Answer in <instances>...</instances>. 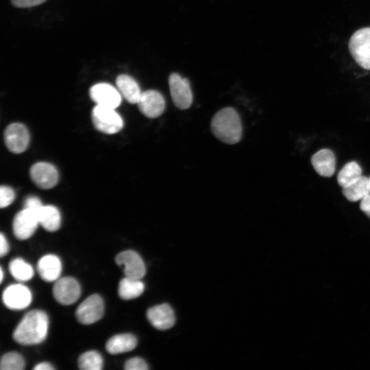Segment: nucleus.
<instances>
[{"mask_svg": "<svg viewBox=\"0 0 370 370\" xmlns=\"http://www.w3.org/2000/svg\"><path fill=\"white\" fill-rule=\"evenodd\" d=\"M49 326L47 314L42 310H33L21 319L13 332L14 341L23 345H36L47 337Z\"/></svg>", "mask_w": 370, "mask_h": 370, "instance_id": "f257e3e1", "label": "nucleus"}, {"mask_svg": "<svg viewBox=\"0 0 370 370\" xmlns=\"http://www.w3.org/2000/svg\"><path fill=\"white\" fill-rule=\"evenodd\" d=\"M211 130L216 138L229 144H236L242 136V124L238 112L227 107L217 112L211 121Z\"/></svg>", "mask_w": 370, "mask_h": 370, "instance_id": "f03ea898", "label": "nucleus"}, {"mask_svg": "<svg viewBox=\"0 0 370 370\" xmlns=\"http://www.w3.org/2000/svg\"><path fill=\"white\" fill-rule=\"evenodd\" d=\"M91 116L93 125L102 133L116 134L123 127V119L115 108L97 105L92 109Z\"/></svg>", "mask_w": 370, "mask_h": 370, "instance_id": "7ed1b4c3", "label": "nucleus"}, {"mask_svg": "<svg viewBox=\"0 0 370 370\" xmlns=\"http://www.w3.org/2000/svg\"><path fill=\"white\" fill-rule=\"evenodd\" d=\"M349 49L360 66L370 70V27L361 28L352 34Z\"/></svg>", "mask_w": 370, "mask_h": 370, "instance_id": "20e7f679", "label": "nucleus"}, {"mask_svg": "<svg viewBox=\"0 0 370 370\" xmlns=\"http://www.w3.org/2000/svg\"><path fill=\"white\" fill-rule=\"evenodd\" d=\"M169 84L174 105L180 110L190 108L193 103V93L188 80L174 73L169 76Z\"/></svg>", "mask_w": 370, "mask_h": 370, "instance_id": "39448f33", "label": "nucleus"}, {"mask_svg": "<svg viewBox=\"0 0 370 370\" xmlns=\"http://www.w3.org/2000/svg\"><path fill=\"white\" fill-rule=\"evenodd\" d=\"M103 312L104 305L102 298L97 294H93L79 305L75 315L79 323L88 325L101 319Z\"/></svg>", "mask_w": 370, "mask_h": 370, "instance_id": "423d86ee", "label": "nucleus"}, {"mask_svg": "<svg viewBox=\"0 0 370 370\" xmlns=\"http://www.w3.org/2000/svg\"><path fill=\"white\" fill-rule=\"evenodd\" d=\"M81 288L78 282L72 277L58 279L53 286L55 299L62 305L75 303L79 297Z\"/></svg>", "mask_w": 370, "mask_h": 370, "instance_id": "0eeeda50", "label": "nucleus"}, {"mask_svg": "<svg viewBox=\"0 0 370 370\" xmlns=\"http://www.w3.org/2000/svg\"><path fill=\"white\" fill-rule=\"evenodd\" d=\"M116 264L122 268L125 277L140 280L146 273L141 257L133 250L119 253L115 258Z\"/></svg>", "mask_w": 370, "mask_h": 370, "instance_id": "6e6552de", "label": "nucleus"}, {"mask_svg": "<svg viewBox=\"0 0 370 370\" xmlns=\"http://www.w3.org/2000/svg\"><path fill=\"white\" fill-rule=\"evenodd\" d=\"M4 140L6 147L11 152L22 153L27 149L29 145V132L23 123H12L5 130Z\"/></svg>", "mask_w": 370, "mask_h": 370, "instance_id": "1a4fd4ad", "label": "nucleus"}, {"mask_svg": "<svg viewBox=\"0 0 370 370\" xmlns=\"http://www.w3.org/2000/svg\"><path fill=\"white\" fill-rule=\"evenodd\" d=\"M32 293L29 289L21 284L8 286L2 293L4 305L11 310H22L32 302Z\"/></svg>", "mask_w": 370, "mask_h": 370, "instance_id": "9d476101", "label": "nucleus"}, {"mask_svg": "<svg viewBox=\"0 0 370 370\" xmlns=\"http://www.w3.org/2000/svg\"><path fill=\"white\" fill-rule=\"evenodd\" d=\"M38 224L37 214L24 208L15 215L13 219L14 234L19 240L27 239L34 234Z\"/></svg>", "mask_w": 370, "mask_h": 370, "instance_id": "9b49d317", "label": "nucleus"}, {"mask_svg": "<svg viewBox=\"0 0 370 370\" xmlns=\"http://www.w3.org/2000/svg\"><path fill=\"white\" fill-rule=\"evenodd\" d=\"M90 97L97 105L112 108H117L121 103V95L119 90L108 83L93 85L89 90Z\"/></svg>", "mask_w": 370, "mask_h": 370, "instance_id": "f8f14e48", "label": "nucleus"}, {"mask_svg": "<svg viewBox=\"0 0 370 370\" xmlns=\"http://www.w3.org/2000/svg\"><path fill=\"white\" fill-rule=\"evenodd\" d=\"M137 103L141 113L151 119L160 116L165 109L163 96L155 90L143 92Z\"/></svg>", "mask_w": 370, "mask_h": 370, "instance_id": "ddd939ff", "label": "nucleus"}, {"mask_svg": "<svg viewBox=\"0 0 370 370\" xmlns=\"http://www.w3.org/2000/svg\"><path fill=\"white\" fill-rule=\"evenodd\" d=\"M30 177L36 186L42 189H49L56 185L58 172L56 168L48 162H37L30 169Z\"/></svg>", "mask_w": 370, "mask_h": 370, "instance_id": "4468645a", "label": "nucleus"}, {"mask_svg": "<svg viewBox=\"0 0 370 370\" xmlns=\"http://www.w3.org/2000/svg\"><path fill=\"white\" fill-rule=\"evenodd\" d=\"M147 317L154 328L160 330L172 328L175 322L174 312L167 304L149 308L147 311Z\"/></svg>", "mask_w": 370, "mask_h": 370, "instance_id": "2eb2a0df", "label": "nucleus"}, {"mask_svg": "<svg viewBox=\"0 0 370 370\" xmlns=\"http://www.w3.org/2000/svg\"><path fill=\"white\" fill-rule=\"evenodd\" d=\"M37 270L43 280L54 282L59 279L61 274L62 263L57 256L47 254L39 259Z\"/></svg>", "mask_w": 370, "mask_h": 370, "instance_id": "dca6fc26", "label": "nucleus"}, {"mask_svg": "<svg viewBox=\"0 0 370 370\" xmlns=\"http://www.w3.org/2000/svg\"><path fill=\"white\" fill-rule=\"evenodd\" d=\"M311 163L317 173L323 177H331L336 166L334 153L328 149L318 151L311 158Z\"/></svg>", "mask_w": 370, "mask_h": 370, "instance_id": "f3484780", "label": "nucleus"}, {"mask_svg": "<svg viewBox=\"0 0 370 370\" xmlns=\"http://www.w3.org/2000/svg\"><path fill=\"white\" fill-rule=\"evenodd\" d=\"M116 84L121 95L130 103H137L142 92L137 82L131 76L121 74L116 77Z\"/></svg>", "mask_w": 370, "mask_h": 370, "instance_id": "a211bd4d", "label": "nucleus"}, {"mask_svg": "<svg viewBox=\"0 0 370 370\" xmlns=\"http://www.w3.org/2000/svg\"><path fill=\"white\" fill-rule=\"evenodd\" d=\"M137 345L136 336L132 334H119L112 336L106 344L107 352L111 354H121L134 349Z\"/></svg>", "mask_w": 370, "mask_h": 370, "instance_id": "6ab92c4d", "label": "nucleus"}, {"mask_svg": "<svg viewBox=\"0 0 370 370\" xmlns=\"http://www.w3.org/2000/svg\"><path fill=\"white\" fill-rule=\"evenodd\" d=\"M37 217L39 224L47 231L55 232L60 227V213L53 206H42L37 212Z\"/></svg>", "mask_w": 370, "mask_h": 370, "instance_id": "aec40b11", "label": "nucleus"}, {"mask_svg": "<svg viewBox=\"0 0 370 370\" xmlns=\"http://www.w3.org/2000/svg\"><path fill=\"white\" fill-rule=\"evenodd\" d=\"M343 195L349 201L362 200L370 193L369 178L361 176L354 182L343 188Z\"/></svg>", "mask_w": 370, "mask_h": 370, "instance_id": "412c9836", "label": "nucleus"}, {"mask_svg": "<svg viewBox=\"0 0 370 370\" xmlns=\"http://www.w3.org/2000/svg\"><path fill=\"white\" fill-rule=\"evenodd\" d=\"M144 289L145 285L140 280L125 277L119 284L118 293L122 299L129 300L139 297Z\"/></svg>", "mask_w": 370, "mask_h": 370, "instance_id": "4be33fe9", "label": "nucleus"}, {"mask_svg": "<svg viewBox=\"0 0 370 370\" xmlns=\"http://www.w3.org/2000/svg\"><path fill=\"white\" fill-rule=\"evenodd\" d=\"M9 270L12 275L19 282L29 280L34 275L32 267L20 258L10 261Z\"/></svg>", "mask_w": 370, "mask_h": 370, "instance_id": "5701e85b", "label": "nucleus"}, {"mask_svg": "<svg viewBox=\"0 0 370 370\" xmlns=\"http://www.w3.org/2000/svg\"><path fill=\"white\" fill-rule=\"evenodd\" d=\"M362 176L360 165L354 161L347 163L339 171L337 181L342 188L347 186Z\"/></svg>", "mask_w": 370, "mask_h": 370, "instance_id": "b1692460", "label": "nucleus"}, {"mask_svg": "<svg viewBox=\"0 0 370 370\" xmlns=\"http://www.w3.org/2000/svg\"><path fill=\"white\" fill-rule=\"evenodd\" d=\"M77 364L82 370H101L103 368V358L99 352L91 350L81 354Z\"/></svg>", "mask_w": 370, "mask_h": 370, "instance_id": "393cba45", "label": "nucleus"}, {"mask_svg": "<svg viewBox=\"0 0 370 370\" xmlns=\"http://www.w3.org/2000/svg\"><path fill=\"white\" fill-rule=\"evenodd\" d=\"M25 366L23 358L17 352H8L1 357L0 362L1 370H22Z\"/></svg>", "mask_w": 370, "mask_h": 370, "instance_id": "a878e982", "label": "nucleus"}, {"mask_svg": "<svg viewBox=\"0 0 370 370\" xmlns=\"http://www.w3.org/2000/svg\"><path fill=\"white\" fill-rule=\"evenodd\" d=\"M15 198L14 190L7 186H1L0 188V207L1 208L8 206Z\"/></svg>", "mask_w": 370, "mask_h": 370, "instance_id": "bb28decb", "label": "nucleus"}, {"mask_svg": "<svg viewBox=\"0 0 370 370\" xmlns=\"http://www.w3.org/2000/svg\"><path fill=\"white\" fill-rule=\"evenodd\" d=\"M124 369L126 370H146L148 369V366L143 358L134 357L125 362Z\"/></svg>", "mask_w": 370, "mask_h": 370, "instance_id": "cd10ccee", "label": "nucleus"}, {"mask_svg": "<svg viewBox=\"0 0 370 370\" xmlns=\"http://www.w3.org/2000/svg\"><path fill=\"white\" fill-rule=\"evenodd\" d=\"M42 206L43 205L42 204L40 199L34 196L27 197L24 203L25 208L29 209L35 212L36 214Z\"/></svg>", "mask_w": 370, "mask_h": 370, "instance_id": "c85d7f7f", "label": "nucleus"}, {"mask_svg": "<svg viewBox=\"0 0 370 370\" xmlns=\"http://www.w3.org/2000/svg\"><path fill=\"white\" fill-rule=\"evenodd\" d=\"M47 0H11L12 4L17 8H30L38 5Z\"/></svg>", "mask_w": 370, "mask_h": 370, "instance_id": "c756f323", "label": "nucleus"}, {"mask_svg": "<svg viewBox=\"0 0 370 370\" xmlns=\"http://www.w3.org/2000/svg\"><path fill=\"white\" fill-rule=\"evenodd\" d=\"M360 208L370 218V193L361 200Z\"/></svg>", "mask_w": 370, "mask_h": 370, "instance_id": "7c9ffc66", "label": "nucleus"}, {"mask_svg": "<svg viewBox=\"0 0 370 370\" xmlns=\"http://www.w3.org/2000/svg\"><path fill=\"white\" fill-rule=\"evenodd\" d=\"M9 251L8 243L3 234L1 233L0 235V256L2 257L8 254Z\"/></svg>", "mask_w": 370, "mask_h": 370, "instance_id": "2f4dec72", "label": "nucleus"}, {"mask_svg": "<svg viewBox=\"0 0 370 370\" xmlns=\"http://www.w3.org/2000/svg\"><path fill=\"white\" fill-rule=\"evenodd\" d=\"M34 370H53L54 369V367L51 365V364L47 362H42L40 363L37 364L34 367Z\"/></svg>", "mask_w": 370, "mask_h": 370, "instance_id": "473e14b6", "label": "nucleus"}, {"mask_svg": "<svg viewBox=\"0 0 370 370\" xmlns=\"http://www.w3.org/2000/svg\"><path fill=\"white\" fill-rule=\"evenodd\" d=\"M0 273H1V276H0L1 282H2L3 279V271L2 268H1Z\"/></svg>", "mask_w": 370, "mask_h": 370, "instance_id": "72a5a7b5", "label": "nucleus"}, {"mask_svg": "<svg viewBox=\"0 0 370 370\" xmlns=\"http://www.w3.org/2000/svg\"><path fill=\"white\" fill-rule=\"evenodd\" d=\"M369 190H370V177H369Z\"/></svg>", "mask_w": 370, "mask_h": 370, "instance_id": "f704fd0d", "label": "nucleus"}]
</instances>
